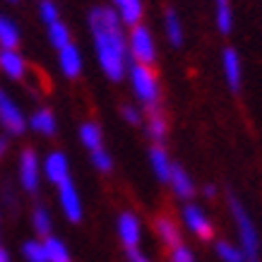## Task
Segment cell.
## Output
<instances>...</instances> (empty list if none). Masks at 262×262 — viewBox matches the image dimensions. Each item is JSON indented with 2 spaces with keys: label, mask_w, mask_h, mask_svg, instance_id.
<instances>
[{
  "label": "cell",
  "mask_w": 262,
  "mask_h": 262,
  "mask_svg": "<svg viewBox=\"0 0 262 262\" xmlns=\"http://www.w3.org/2000/svg\"><path fill=\"white\" fill-rule=\"evenodd\" d=\"M5 151H8V140H5V137H0V159L5 157Z\"/></svg>",
  "instance_id": "34"
},
{
  "label": "cell",
  "mask_w": 262,
  "mask_h": 262,
  "mask_svg": "<svg viewBox=\"0 0 262 262\" xmlns=\"http://www.w3.org/2000/svg\"><path fill=\"white\" fill-rule=\"evenodd\" d=\"M127 82H130V89L135 94L137 103L142 106L144 111L147 108H157L161 103V82L157 77L154 68L149 65H140V63H130L125 72Z\"/></svg>",
  "instance_id": "2"
},
{
  "label": "cell",
  "mask_w": 262,
  "mask_h": 262,
  "mask_svg": "<svg viewBox=\"0 0 262 262\" xmlns=\"http://www.w3.org/2000/svg\"><path fill=\"white\" fill-rule=\"evenodd\" d=\"M161 24H164V36L168 39V43L173 48H181L183 41H185V32H183V22L178 17V12L173 8H168L164 12V22Z\"/></svg>",
  "instance_id": "20"
},
{
  "label": "cell",
  "mask_w": 262,
  "mask_h": 262,
  "mask_svg": "<svg viewBox=\"0 0 262 262\" xmlns=\"http://www.w3.org/2000/svg\"><path fill=\"white\" fill-rule=\"evenodd\" d=\"M0 262H10V260H8V253H5L3 248H0Z\"/></svg>",
  "instance_id": "36"
},
{
  "label": "cell",
  "mask_w": 262,
  "mask_h": 262,
  "mask_svg": "<svg viewBox=\"0 0 262 262\" xmlns=\"http://www.w3.org/2000/svg\"><path fill=\"white\" fill-rule=\"evenodd\" d=\"M58 200H60V207H63L65 216L70 222H80L82 219V202H80V192L72 185V181H63L58 185Z\"/></svg>",
  "instance_id": "11"
},
{
  "label": "cell",
  "mask_w": 262,
  "mask_h": 262,
  "mask_svg": "<svg viewBox=\"0 0 262 262\" xmlns=\"http://www.w3.org/2000/svg\"><path fill=\"white\" fill-rule=\"evenodd\" d=\"M111 8L116 10L118 19L123 22V27H127V29L142 24V17H144L142 0H111Z\"/></svg>",
  "instance_id": "13"
},
{
  "label": "cell",
  "mask_w": 262,
  "mask_h": 262,
  "mask_svg": "<svg viewBox=\"0 0 262 262\" xmlns=\"http://www.w3.org/2000/svg\"><path fill=\"white\" fill-rule=\"evenodd\" d=\"M127 56L130 63H140V65H157L159 58V48H157V39L147 24H137L127 29Z\"/></svg>",
  "instance_id": "4"
},
{
  "label": "cell",
  "mask_w": 262,
  "mask_h": 262,
  "mask_svg": "<svg viewBox=\"0 0 262 262\" xmlns=\"http://www.w3.org/2000/svg\"><path fill=\"white\" fill-rule=\"evenodd\" d=\"M56 53H58V70H60V75L68 77V80H77L82 70H84V58H82L80 48L75 43H68Z\"/></svg>",
  "instance_id": "8"
},
{
  "label": "cell",
  "mask_w": 262,
  "mask_h": 262,
  "mask_svg": "<svg viewBox=\"0 0 262 262\" xmlns=\"http://www.w3.org/2000/svg\"><path fill=\"white\" fill-rule=\"evenodd\" d=\"M43 173L51 183H56L60 185L63 181L70 178V164H68V157H65L63 151H51L43 161Z\"/></svg>",
  "instance_id": "15"
},
{
  "label": "cell",
  "mask_w": 262,
  "mask_h": 262,
  "mask_svg": "<svg viewBox=\"0 0 262 262\" xmlns=\"http://www.w3.org/2000/svg\"><path fill=\"white\" fill-rule=\"evenodd\" d=\"M46 36H48V43L56 48V51H60V48L68 46V43H72L70 27H68L63 19H58V22L48 24V27H46Z\"/></svg>",
  "instance_id": "24"
},
{
  "label": "cell",
  "mask_w": 262,
  "mask_h": 262,
  "mask_svg": "<svg viewBox=\"0 0 262 262\" xmlns=\"http://www.w3.org/2000/svg\"><path fill=\"white\" fill-rule=\"evenodd\" d=\"M222 72H224V80H226V87L233 94H238L241 87H243V60H241L238 51L233 46L222 51Z\"/></svg>",
  "instance_id": "6"
},
{
  "label": "cell",
  "mask_w": 262,
  "mask_h": 262,
  "mask_svg": "<svg viewBox=\"0 0 262 262\" xmlns=\"http://www.w3.org/2000/svg\"><path fill=\"white\" fill-rule=\"evenodd\" d=\"M229 209L233 222H236V229H238L241 250L246 255V262H260V236H257V229H255L250 214L246 212L243 202L233 192H229Z\"/></svg>",
  "instance_id": "3"
},
{
  "label": "cell",
  "mask_w": 262,
  "mask_h": 262,
  "mask_svg": "<svg viewBox=\"0 0 262 262\" xmlns=\"http://www.w3.org/2000/svg\"><path fill=\"white\" fill-rule=\"evenodd\" d=\"M149 164H151L154 176H157L161 183H168V176H171V166H173V161L168 159V151L164 149V144H151Z\"/></svg>",
  "instance_id": "19"
},
{
  "label": "cell",
  "mask_w": 262,
  "mask_h": 262,
  "mask_svg": "<svg viewBox=\"0 0 262 262\" xmlns=\"http://www.w3.org/2000/svg\"><path fill=\"white\" fill-rule=\"evenodd\" d=\"M22 43V32L10 15L0 12V48H19Z\"/></svg>",
  "instance_id": "22"
},
{
  "label": "cell",
  "mask_w": 262,
  "mask_h": 262,
  "mask_svg": "<svg viewBox=\"0 0 262 262\" xmlns=\"http://www.w3.org/2000/svg\"><path fill=\"white\" fill-rule=\"evenodd\" d=\"M127 257H130V262H147V260L142 257V255L137 253L135 248H127Z\"/></svg>",
  "instance_id": "33"
},
{
  "label": "cell",
  "mask_w": 262,
  "mask_h": 262,
  "mask_svg": "<svg viewBox=\"0 0 262 262\" xmlns=\"http://www.w3.org/2000/svg\"><path fill=\"white\" fill-rule=\"evenodd\" d=\"M205 195H207V198H214V195H216V188H214V185H207V188H205Z\"/></svg>",
  "instance_id": "35"
},
{
  "label": "cell",
  "mask_w": 262,
  "mask_h": 262,
  "mask_svg": "<svg viewBox=\"0 0 262 262\" xmlns=\"http://www.w3.org/2000/svg\"><path fill=\"white\" fill-rule=\"evenodd\" d=\"M24 257L29 262H48L46 257V248L41 246L39 241H29V243H24Z\"/></svg>",
  "instance_id": "29"
},
{
  "label": "cell",
  "mask_w": 262,
  "mask_h": 262,
  "mask_svg": "<svg viewBox=\"0 0 262 262\" xmlns=\"http://www.w3.org/2000/svg\"><path fill=\"white\" fill-rule=\"evenodd\" d=\"M118 233L125 248H135L137 241H140V222H137L135 214H130V212H123L118 216Z\"/></svg>",
  "instance_id": "21"
},
{
  "label": "cell",
  "mask_w": 262,
  "mask_h": 262,
  "mask_svg": "<svg viewBox=\"0 0 262 262\" xmlns=\"http://www.w3.org/2000/svg\"><path fill=\"white\" fill-rule=\"evenodd\" d=\"M34 229L41 238H48L51 236V214H48L46 207H36L34 209Z\"/></svg>",
  "instance_id": "27"
},
{
  "label": "cell",
  "mask_w": 262,
  "mask_h": 262,
  "mask_svg": "<svg viewBox=\"0 0 262 262\" xmlns=\"http://www.w3.org/2000/svg\"><path fill=\"white\" fill-rule=\"evenodd\" d=\"M0 125L12 137L24 135V130H27V116L5 89H0Z\"/></svg>",
  "instance_id": "5"
},
{
  "label": "cell",
  "mask_w": 262,
  "mask_h": 262,
  "mask_svg": "<svg viewBox=\"0 0 262 262\" xmlns=\"http://www.w3.org/2000/svg\"><path fill=\"white\" fill-rule=\"evenodd\" d=\"M92 164H94V168H99L101 173H108V171L113 168L111 154L103 149V147H101V149H94V151H92Z\"/></svg>",
  "instance_id": "30"
},
{
  "label": "cell",
  "mask_w": 262,
  "mask_h": 262,
  "mask_svg": "<svg viewBox=\"0 0 262 262\" xmlns=\"http://www.w3.org/2000/svg\"><path fill=\"white\" fill-rule=\"evenodd\" d=\"M151 226L159 233V238L164 241V246H168L171 250L181 246V229H178V224H176V219L171 214H157Z\"/></svg>",
  "instance_id": "14"
},
{
  "label": "cell",
  "mask_w": 262,
  "mask_h": 262,
  "mask_svg": "<svg viewBox=\"0 0 262 262\" xmlns=\"http://www.w3.org/2000/svg\"><path fill=\"white\" fill-rule=\"evenodd\" d=\"M214 10V27L222 36H229L233 32V3L231 0H212Z\"/></svg>",
  "instance_id": "18"
},
{
  "label": "cell",
  "mask_w": 262,
  "mask_h": 262,
  "mask_svg": "<svg viewBox=\"0 0 262 262\" xmlns=\"http://www.w3.org/2000/svg\"><path fill=\"white\" fill-rule=\"evenodd\" d=\"M80 142L87 147L89 151L94 149H101L103 147V133H101V125L94 123V120H87L80 125Z\"/></svg>",
  "instance_id": "23"
},
{
  "label": "cell",
  "mask_w": 262,
  "mask_h": 262,
  "mask_svg": "<svg viewBox=\"0 0 262 262\" xmlns=\"http://www.w3.org/2000/svg\"><path fill=\"white\" fill-rule=\"evenodd\" d=\"M144 130H147V135L151 137V142L154 144H161L164 140H166L168 135V118L166 113L161 111V106H157V108H147L144 111Z\"/></svg>",
  "instance_id": "12"
},
{
  "label": "cell",
  "mask_w": 262,
  "mask_h": 262,
  "mask_svg": "<svg viewBox=\"0 0 262 262\" xmlns=\"http://www.w3.org/2000/svg\"><path fill=\"white\" fill-rule=\"evenodd\" d=\"M171 262H190V253H188V248H173V253H171Z\"/></svg>",
  "instance_id": "32"
},
{
  "label": "cell",
  "mask_w": 262,
  "mask_h": 262,
  "mask_svg": "<svg viewBox=\"0 0 262 262\" xmlns=\"http://www.w3.org/2000/svg\"><path fill=\"white\" fill-rule=\"evenodd\" d=\"M87 27L92 34L96 63L101 68L103 77L111 82L125 80L130 56H127V32L118 19L111 5H96L89 10Z\"/></svg>",
  "instance_id": "1"
},
{
  "label": "cell",
  "mask_w": 262,
  "mask_h": 262,
  "mask_svg": "<svg viewBox=\"0 0 262 262\" xmlns=\"http://www.w3.org/2000/svg\"><path fill=\"white\" fill-rule=\"evenodd\" d=\"M39 157H36V151L32 149V147H27V149H22V154H19V185H22V190L27 192H36V188H39Z\"/></svg>",
  "instance_id": "7"
},
{
  "label": "cell",
  "mask_w": 262,
  "mask_h": 262,
  "mask_svg": "<svg viewBox=\"0 0 262 262\" xmlns=\"http://www.w3.org/2000/svg\"><path fill=\"white\" fill-rule=\"evenodd\" d=\"M43 248H46L48 262H72L70 253H68V248L63 246V241H58V238H53V236H48L46 243H43Z\"/></svg>",
  "instance_id": "25"
},
{
  "label": "cell",
  "mask_w": 262,
  "mask_h": 262,
  "mask_svg": "<svg viewBox=\"0 0 262 262\" xmlns=\"http://www.w3.org/2000/svg\"><path fill=\"white\" fill-rule=\"evenodd\" d=\"M216 253H219V257H222L224 262H246L243 250L236 246H231V243H226V241H219V243H216Z\"/></svg>",
  "instance_id": "28"
},
{
  "label": "cell",
  "mask_w": 262,
  "mask_h": 262,
  "mask_svg": "<svg viewBox=\"0 0 262 262\" xmlns=\"http://www.w3.org/2000/svg\"><path fill=\"white\" fill-rule=\"evenodd\" d=\"M183 219H185V224L190 226L192 233H195L200 241H212L214 238V226H212V222L207 219L205 212H202L200 207L185 205L183 207Z\"/></svg>",
  "instance_id": "10"
},
{
  "label": "cell",
  "mask_w": 262,
  "mask_h": 262,
  "mask_svg": "<svg viewBox=\"0 0 262 262\" xmlns=\"http://www.w3.org/2000/svg\"><path fill=\"white\" fill-rule=\"evenodd\" d=\"M120 116H123V120L130 123V125H142L144 113L140 111L137 106H133V103H123V106H120Z\"/></svg>",
  "instance_id": "31"
},
{
  "label": "cell",
  "mask_w": 262,
  "mask_h": 262,
  "mask_svg": "<svg viewBox=\"0 0 262 262\" xmlns=\"http://www.w3.org/2000/svg\"><path fill=\"white\" fill-rule=\"evenodd\" d=\"M5 3H19V0H5Z\"/></svg>",
  "instance_id": "37"
},
{
  "label": "cell",
  "mask_w": 262,
  "mask_h": 262,
  "mask_svg": "<svg viewBox=\"0 0 262 262\" xmlns=\"http://www.w3.org/2000/svg\"><path fill=\"white\" fill-rule=\"evenodd\" d=\"M36 12H39V19L43 27H48V24H53L60 19V8H58L56 0H39Z\"/></svg>",
  "instance_id": "26"
},
{
  "label": "cell",
  "mask_w": 262,
  "mask_h": 262,
  "mask_svg": "<svg viewBox=\"0 0 262 262\" xmlns=\"http://www.w3.org/2000/svg\"><path fill=\"white\" fill-rule=\"evenodd\" d=\"M168 185L173 188L176 198H181V200H190L192 195H195V183H192L190 176L185 173V168H183L181 164H173V166H171Z\"/></svg>",
  "instance_id": "17"
},
{
  "label": "cell",
  "mask_w": 262,
  "mask_h": 262,
  "mask_svg": "<svg viewBox=\"0 0 262 262\" xmlns=\"http://www.w3.org/2000/svg\"><path fill=\"white\" fill-rule=\"evenodd\" d=\"M0 72L12 82L27 77V60L19 53V48H0Z\"/></svg>",
  "instance_id": "9"
},
{
  "label": "cell",
  "mask_w": 262,
  "mask_h": 262,
  "mask_svg": "<svg viewBox=\"0 0 262 262\" xmlns=\"http://www.w3.org/2000/svg\"><path fill=\"white\" fill-rule=\"evenodd\" d=\"M27 127H32L34 133H39L43 137H53L58 130V120L51 108H36V111L27 118Z\"/></svg>",
  "instance_id": "16"
}]
</instances>
